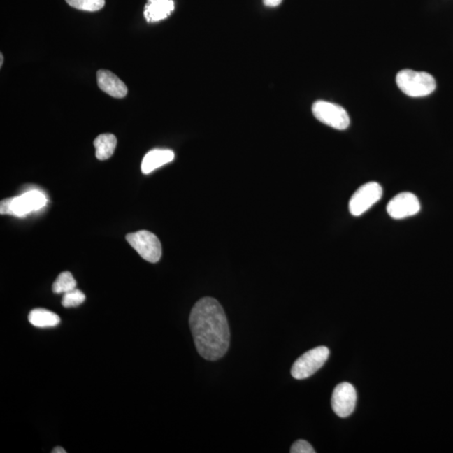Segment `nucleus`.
<instances>
[{"mask_svg":"<svg viewBox=\"0 0 453 453\" xmlns=\"http://www.w3.org/2000/svg\"><path fill=\"white\" fill-rule=\"evenodd\" d=\"M29 322L38 329H48L57 326L60 323L58 315L43 308H36L29 314Z\"/></svg>","mask_w":453,"mask_h":453,"instance_id":"obj_13","label":"nucleus"},{"mask_svg":"<svg viewBox=\"0 0 453 453\" xmlns=\"http://www.w3.org/2000/svg\"><path fill=\"white\" fill-rule=\"evenodd\" d=\"M292 453H315L316 451L308 442L305 440H298L291 447Z\"/></svg>","mask_w":453,"mask_h":453,"instance_id":"obj_18","label":"nucleus"},{"mask_svg":"<svg viewBox=\"0 0 453 453\" xmlns=\"http://www.w3.org/2000/svg\"><path fill=\"white\" fill-rule=\"evenodd\" d=\"M283 0H263L264 6L268 7H277L279 6Z\"/></svg>","mask_w":453,"mask_h":453,"instance_id":"obj_19","label":"nucleus"},{"mask_svg":"<svg viewBox=\"0 0 453 453\" xmlns=\"http://www.w3.org/2000/svg\"><path fill=\"white\" fill-rule=\"evenodd\" d=\"M85 299L84 293L76 288L73 291L63 294L62 305L66 308H76L82 304Z\"/></svg>","mask_w":453,"mask_h":453,"instance_id":"obj_17","label":"nucleus"},{"mask_svg":"<svg viewBox=\"0 0 453 453\" xmlns=\"http://www.w3.org/2000/svg\"><path fill=\"white\" fill-rule=\"evenodd\" d=\"M52 453H66V451L65 450L64 448H62L61 447H55L52 452Z\"/></svg>","mask_w":453,"mask_h":453,"instance_id":"obj_20","label":"nucleus"},{"mask_svg":"<svg viewBox=\"0 0 453 453\" xmlns=\"http://www.w3.org/2000/svg\"><path fill=\"white\" fill-rule=\"evenodd\" d=\"M396 83L405 94L412 98L430 95L436 87L435 79L431 74L410 69L398 71Z\"/></svg>","mask_w":453,"mask_h":453,"instance_id":"obj_2","label":"nucleus"},{"mask_svg":"<svg viewBox=\"0 0 453 453\" xmlns=\"http://www.w3.org/2000/svg\"><path fill=\"white\" fill-rule=\"evenodd\" d=\"M421 210V204L417 197L411 192H402L394 196L387 205V213L394 220L415 215Z\"/></svg>","mask_w":453,"mask_h":453,"instance_id":"obj_9","label":"nucleus"},{"mask_svg":"<svg viewBox=\"0 0 453 453\" xmlns=\"http://www.w3.org/2000/svg\"><path fill=\"white\" fill-rule=\"evenodd\" d=\"M0 59H1V62H0V66H3V55L1 54V56H0Z\"/></svg>","mask_w":453,"mask_h":453,"instance_id":"obj_21","label":"nucleus"},{"mask_svg":"<svg viewBox=\"0 0 453 453\" xmlns=\"http://www.w3.org/2000/svg\"><path fill=\"white\" fill-rule=\"evenodd\" d=\"M46 197L44 193L37 190L29 191L24 194L11 197L10 205V215L22 217L29 213L37 211L46 204Z\"/></svg>","mask_w":453,"mask_h":453,"instance_id":"obj_8","label":"nucleus"},{"mask_svg":"<svg viewBox=\"0 0 453 453\" xmlns=\"http://www.w3.org/2000/svg\"><path fill=\"white\" fill-rule=\"evenodd\" d=\"M175 154L170 150L155 149L145 155L141 163V171L144 174H150L158 168L173 161Z\"/></svg>","mask_w":453,"mask_h":453,"instance_id":"obj_12","label":"nucleus"},{"mask_svg":"<svg viewBox=\"0 0 453 453\" xmlns=\"http://www.w3.org/2000/svg\"><path fill=\"white\" fill-rule=\"evenodd\" d=\"M312 113L317 120L336 129L344 130L350 124L347 111L338 104L317 101L313 104Z\"/></svg>","mask_w":453,"mask_h":453,"instance_id":"obj_5","label":"nucleus"},{"mask_svg":"<svg viewBox=\"0 0 453 453\" xmlns=\"http://www.w3.org/2000/svg\"><path fill=\"white\" fill-rule=\"evenodd\" d=\"M383 196V189L379 183L368 182L361 186L352 196L350 211L352 216L359 217L367 212Z\"/></svg>","mask_w":453,"mask_h":453,"instance_id":"obj_6","label":"nucleus"},{"mask_svg":"<svg viewBox=\"0 0 453 453\" xmlns=\"http://www.w3.org/2000/svg\"><path fill=\"white\" fill-rule=\"evenodd\" d=\"M189 324L199 354L216 361L228 352L230 331L224 308L212 297L201 298L193 306Z\"/></svg>","mask_w":453,"mask_h":453,"instance_id":"obj_1","label":"nucleus"},{"mask_svg":"<svg viewBox=\"0 0 453 453\" xmlns=\"http://www.w3.org/2000/svg\"><path fill=\"white\" fill-rule=\"evenodd\" d=\"M71 7L79 10L94 12L105 6V0H66Z\"/></svg>","mask_w":453,"mask_h":453,"instance_id":"obj_16","label":"nucleus"},{"mask_svg":"<svg viewBox=\"0 0 453 453\" xmlns=\"http://www.w3.org/2000/svg\"><path fill=\"white\" fill-rule=\"evenodd\" d=\"M357 392L354 385L343 382L336 386L331 396V407L339 417L345 418L354 412Z\"/></svg>","mask_w":453,"mask_h":453,"instance_id":"obj_7","label":"nucleus"},{"mask_svg":"<svg viewBox=\"0 0 453 453\" xmlns=\"http://www.w3.org/2000/svg\"><path fill=\"white\" fill-rule=\"evenodd\" d=\"M330 351L324 346L312 348L298 358L292 368L296 380H305L314 375L329 359Z\"/></svg>","mask_w":453,"mask_h":453,"instance_id":"obj_3","label":"nucleus"},{"mask_svg":"<svg viewBox=\"0 0 453 453\" xmlns=\"http://www.w3.org/2000/svg\"><path fill=\"white\" fill-rule=\"evenodd\" d=\"M126 240L146 261L157 263L161 259L162 249L159 238L149 231L141 230L129 233Z\"/></svg>","mask_w":453,"mask_h":453,"instance_id":"obj_4","label":"nucleus"},{"mask_svg":"<svg viewBox=\"0 0 453 453\" xmlns=\"http://www.w3.org/2000/svg\"><path fill=\"white\" fill-rule=\"evenodd\" d=\"M96 157L100 161L110 158L117 145V138L112 134H103L95 138Z\"/></svg>","mask_w":453,"mask_h":453,"instance_id":"obj_14","label":"nucleus"},{"mask_svg":"<svg viewBox=\"0 0 453 453\" xmlns=\"http://www.w3.org/2000/svg\"><path fill=\"white\" fill-rule=\"evenodd\" d=\"M174 8L173 0H148L145 6V18L147 22H157L169 17Z\"/></svg>","mask_w":453,"mask_h":453,"instance_id":"obj_11","label":"nucleus"},{"mask_svg":"<svg viewBox=\"0 0 453 453\" xmlns=\"http://www.w3.org/2000/svg\"><path fill=\"white\" fill-rule=\"evenodd\" d=\"M77 287V281L74 279L71 273L65 271L58 275L52 285V291L55 294H65Z\"/></svg>","mask_w":453,"mask_h":453,"instance_id":"obj_15","label":"nucleus"},{"mask_svg":"<svg viewBox=\"0 0 453 453\" xmlns=\"http://www.w3.org/2000/svg\"><path fill=\"white\" fill-rule=\"evenodd\" d=\"M96 81L100 89L113 98L123 99L128 94L125 83L110 71L99 70L96 73Z\"/></svg>","mask_w":453,"mask_h":453,"instance_id":"obj_10","label":"nucleus"}]
</instances>
